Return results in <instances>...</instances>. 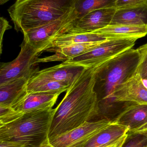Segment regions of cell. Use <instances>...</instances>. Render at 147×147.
<instances>
[{"label":"cell","instance_id":"cell-1","mask_svg":"<svg viewBox=\"0 0 147 147\" xmlns=\"http://www.w3.org/2000/svg\"><path fill=\"white\" fill-rule=\"evenodd\" d=\"M97 66L86 68L70 86L56 108L48 137L53 138L87 121H96L98 101L94 90Z\"/></svg>","mask_w":147,"mask_h":147},{"label":"cell","instance_id":"cell-2","mask_svg":"<svg viewBox=\"0 0 147 147\" xmlns=\"http://www.w3.org/2000/svg\"><path fill=\"white\" fill-rule=\"evenodd\" d=\"M139 61L138 50L131 48L97 66L94 90L97 96L98 111L96 121L115 123L129 106L117 103L113 94L120 84L136 73Z\"/></svg>","mask_w":147,"mask_h":147},{"label":"cell","instance_id":"cell-3","mask_svg":"<svg viewBox=\"0 0 147 147\" xmlns=\"http://www.w3.org/2000/svg\"><path fill=\"white\" fill-rule=\"evenodd\" d=\"M77 0H16L7 9L16 32L22 33L65 18Z\"/></svg>","mask_w":147,"mask_h":147},{"label":"cell","instance_id":"cell-4","mask_svg":"<svg viewBox=\"0 0 147 147\" xmlns=\"http://www.w3.org/2000/svg\"><path fill=\"white\" fill-rule=\"evenodd\" d=\"M56 108L24 113L14 121L0 127V140L26 142L32 147L49 138Z\"/></svg>","mask_w":147,"mask_h":147},{"label":"cell","instance_id":"cell-5","mask_svg":"<svg viewBox=\"0 0 147 147\" xmlns=\"http://www.w3.org/2000/svg\"><path fill=\"white\" fill-rule=\"evenodd\" d=\"M137 40L135 38H108L92 50L63 63L86 68L98 66L133 48Z\"/></svg>","mask_w":147,"mask_h":147},{"label":"cell","instance_id":"cell-6","mask_svg":"<svg viewBox=\"0 0 147 147\" xmlns=\"http://www.w3.org/2000/svg\"><path fill=\"white\" fill-rule=\"evenodd\" d=\"M42 52L23 40L17 57L0 65V86L18 79L30 80L39 71L36 61Z\"/></svg>","mask_w":147,"mask_h":147},{"label":"cell","instance_id":"cell-7","mask_svg":"<svg viewBox=\"0 0 147 147\" xmlns=\"http://www.w3.org/2000/svg\"><path fill=\"white\" fill-rule=\"evenodd\" d=\"M78 17L76 9L70 15L42 26L29 30L23 33V40L45 51L49 41L55 36L66 32L73 26Z\"/></svg>","mask_w":147,"mask_h":147},{"label":"cell","instance_id":"cell-8","mask_svg":"<svg viewBox=\"0 0 147 147\" xmlns=\"http://www.w3.org/2000/svg\"><path fill=\"white\" fill-rule=\"evenodd\" d=\"M111 123L104 120L84 123L80 126L49 139L54 147H85L102 129Z\"/></svg>","mask_w":147,"mask_h":147},{"label":"cell","instance_id":"cell-9","mask_svg":"<svg viewBox=\"0 0 147 147\" xmlns=\"http://www.w3.org/2000/svg\"><path fill=\"white\" fill-rule=\"evenodd\" d=\"M113 96L117 103L127 106L147 104V88L140 74L136 73L116 89Z\"/></svg>","mask_w":147,"mask_h":147},{"label":"cell","instance_id":"cell-10","mask_svg":"<svg viewBox=\"0 0 147 147\" xmlns=\"http://www.w3.org/2000/svg\"><path fill=\"white\" fill-rule=\"evenodd\" d=\"M117 10L115 7L104 8L91 11L77 19L67 32H87L99 30L110 24Z\"/></svg>","mask_w":147,"mask_h":147},{"label":"cell","instance_id":"cell-11","mask_svg":"<svg viewBox=\"0 0 147 147\" xmlns=\"http://www.w3.org/2000/svg\"><path fill=\"white\" fill-rule=\"evenodd\" d=\"M107 38L95 32H66L55 36L48 43L45 51L53 52L54 51L63 47L82 43L102 42Z\"/></svg>","mask_w":147,"mask_h":147},{"label":"cell","instance_id":"cell-12","mask_svg":"<svg viewBox=\"0 0 147 147\" xmlns=\"http://www.w3.org/2000/svg\"><path fill=\"white\" fill-rule=\"evenodd\" d=\"M60 95L58 93L47 92L28 93L12 108L22 114L52 108Z\"/></svg>","mask_w":147,"mask_h":147},{"label":"cell","instance_id":"cell-13","mask_svg":"<svg viewBox=\"0 0 147 147\" xmlns=\"http://www.w3.org/2000/svg\"><path fill=\"white\" fill-rule=\"evenodd\" d=\"M85 69L81 65L62 63L56 66L39 70L35 75L70 86L75 79Z\"/></svg>","mask_w":147,"mask_h":147},{"label":"cell","instance_id":"cell-14","mask_svg":"<svg viewBox=\"0 0 147 147\" xmlns=\"http://www.w3.org/2000/svg\"><path fill=\"white\" fill-rule=\"evenodd\" d=\"M28 80L22 78L0 86V106L12 108L20 102L28 93Z\"/></svg>","mask_w":147,"mask_h":147},{"label":"cell","instance_id":"cell-15","mask_svg":"<svg viewBox=\"0 0 147 147\" xmlns=\"http://www.w3.org/2000/svg\"><path fill=\"white\" fill-rule=\"evenodd\" d=\"M109 25L147 26V4L117 9Z\"/></svg>","mask_w":147,"mask_h":147},{"label":"cell","instance_id":"cell-16","mask_svg":"<svg viewBox=\"0 0 147 147\" xmlns=\"http://www.w3.org/2000/svg\"><path fill=\"white\" fill-rule=\"evenodd\" d=\"M115 123L127 127L128 132L138 129L147 123V104L129 105Z\"/></svg>","mask_w":147,"mask_h":147},{"label":"cell","instance_id":"cell-17","mask_svg":"<svg viewBox=\"0 0 147 147\" xmlns=\"http://www.w3.org/2000/svg\"><path fill=\"white\" fill-rule=\"evenodd\" d=\"M102 42L82 43L63 47L54 51L53 53H54L51 56L42 58H39L36 61V63L38 64L57 61L64 62L70 59L80 56L92 50Z\"/></svg>","mask_w":147,"mask_h":147},{"label":"cell","instance_id":"cell-18","mask_svg":"<svg viewBox=\"0 0 147 147\" xmlns=\"http://www.w3.org/2000/svg\"><path fill=\"white\" fill-rule=\"evenodd\" d=\"M94 32L107 38H135L138 39L147 35V26L109 25Z\"/></svg>","mask_w":147,"mask_h":147},{"label":"cell","instance_id":"cell-19","mask_svg":"<svg viewBox=\"0 0 147 147\" xmlns=\"http://www.w3.org/2000/svg\"><path fill=\"white\" fill-rule=\"evenodd\" d=\"M70 86L49 79L34 75L28 80V92L58 93L66 91Z\"/></svg>","mask_w":147,"mask_h":147},{"label":"cell","instance_id":"cell-20","mask_svg":"<svg viewBox=\"0 0 147 147\" xmlns=\"http://www.w3.org/2000/svg\"><path fill=\"white\" fill-rule=\"evenodd\" d=\"M116 1V0H77L76 6V9L78 13L77 19L93 10L113 7L114 6Z\"/></svg>","mask_w":147,"mask_h":147},{"label":"cell","instance_id":"cell-21","mask_svg":"<svg viewBox=\"0 0 147 147\" xmlns=\"http://www.w3.org/2000/svg\"><path fill=\"white\" fill-rule=\"evenodd\" d=\"M122 147H147V135L136 132H128Z\"/></svg>","mask_w":147,"mask_h":147},{"label":"cell","instance_id":"cell-22","mask_svg":"<svg viewBox=\"0 0 147 147\" xmlns=\"http://www.w3.org/2000/svg\"><path fill=\"white\" fill-rule=\"evenodd\" d=\"M140 54V61L136 73L142 80H147V43L137 49Z\"/></svg>","mask_w":147,"mask_h":147},{"label":"cell","instance_id":"cell-23","mask_svg":"<svg viewBox=\"0 0 147 147\" xmlns=\"http://www.w3.org/2000/svg\"><path fill=\"white\" fill-rule=\"evenodd\" d=\"M146 4V0H116L114 7L117 9L127 8Z\"/></svg>","mask_w":147,"mask_h":147},{"label":"cell","instance_id":"cell-24","mask_svg":"<svg viewBox=\"0 0 147 147\" xmlns=\"http://www.w3.org/2000/svg\"><path fill=\"white\" fill-rule=\"evenodd\" d=\"M12 28L8 22L5 18L3 17L0 18V53H2V51L3 40L4 33L7 30Z\"/></svg>","mask_w":147,"mask_h":147},{"label":"cell","instance_id":"cell-25","mask_svg":"<svg viewBox=\"0 0 147 147\" xmlns=\"http://www.w3.org/2000/svg\"><path fill=\"white\" fill-rule=\"evenodd\" d=\"M0 147H32L22 142L14 140H0Z\"/></svg>","mask_w":147,"mask_h":147},{"label":"cell","instance_id":"cell-26","mask_svg":"<svg viewBox=\"0 0 147 147\" xmlns=\"http://www.w3.org/2000/svg\"><path fill=\"white\" fill-rule=\"evenodd\" d=\"M128 132H136L147 135V123L134 131Z\"/></svg>","mask_w":147,"mask_h":147},{"label":"cell","instance_id":"cell-27","mask_svg":"<svg viewBox=\"0 0 147 147\" xmlns=\"http://www.w3.org/2000/svg\"><path fill=\"white\" fill-rule=\"evenodd\" d=\"M32 147H54L51 145L49 141V138L45 140L42 143H41L40 145Z\"/></svg>","mask_w":147,"mask_h":147},{"label":"cell","instance_id":"cell-28","mask_svg":"<svg viewBox=\"0 0 147 147\" xmlns=\"http://www.w3.org/2000/svg\"><path fill=\"white\" fill-rule=\"evenodd\" d=\"M125 141V140H124L123 141L121 142H120V143L117 144V145H114V146H112L110 147H122Z\"/></svg>","mask_w":147,"mask_h":147},{"label":"cell","instance_id":"cell-29","mask_svg":"<svg viewBox=\"0 0 147 147\" xmlns=\"http://www.w3.org/2000/svg\"><path fill=\"white\" fill-rule=\"evenodd\" d=\"M9 1V0H0V4H1V5H3V4L6 3L7 2Z\"/></svg>","mask_w":147,"mask_h":147},{"label":"cell","instance_id":"cell-30","mask_svg":"<svg viewBox=\"0 0 147 147\" xmlns=\"http://www.w3.org/2000/svg\"><path fill=\"white\" fill-rule=\"evenodd\" d=\"M146 4L147 5V0H146Z\"/></svg>","mask_w":147,"mask_h":147}]
</instances>
